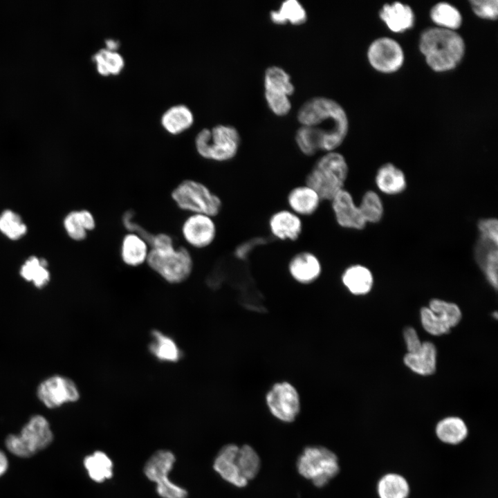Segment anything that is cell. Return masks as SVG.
<instances>
[{
	"instance_id": "cell-1",
	"label": "cell",
	"mask_w": 498,
	"mask_h": 498,
	"mask_svg": "<svg viewBox=\"0 0 498 498\" xmlns=\"http://www.w3.org/2000/svg\"><path fill=\"white\" fill-rule=\"evenodd\" d=\"M297 116L301 127L295 133V142L305 156H311L320 151H335L347 136V114L334 100L311 98L302 104Z\"/></svg>"
},
{
	"instance_id": "cell-2",
	"label": "cell",
	"mask_w": 498,
	"mask_h": 498,
	"mask_svg": "<svg viewBox=\"0 0 498 498\" xmlns=\"http://www.w3.org/2000/svg\"><path fill=\"white\" fill-rule=\"evenodd\" d=\"M418 48L427 66L437 73L454 69L465 53V42L457 31L436 26L421 33Z\"/></svg>"
},
{
	"instance_id": "cell-3",
	"label": "cell",
	"mask_w": 498,
	"mask_h": 498,
	"mask_svg": "<svg viewBox=\"0 0 498 498\" xmlns=\"http://www.w3.org/2000/svg\"><path fill=\"white\" fill-rule=\"evenodd\" d=\"M348 174L349 165L344 156L336 151H329L315 161L304 183L315 190L322 201H330L344 189Z\"/></svg>"
},
{
	"instance_id": "cell-4",
	"label": "cell",
	"mask_w": 498,
	"mask_h": 498,
	"mask_svg": "<svg viewBox=\"0 0 498 498\" xmlns=\"http://www.w3.org/2000/svg\"><path fill=\"white\" fill-rule=\"evenodd\" d=\"M146 264L166 282L177 284L187 280L194 268L190 251L176 244L163 248H150Z\"/></svg>"
},
{
	"instance_id": "cell-5",
	"label": "cell",
	"mask_w": 498,
	"mask_h": 498,
	"mask_svg": "<svg viewBox=\"0 0 498 498\" xmlns=\"http://www.w3.org/2000/svg\"><path fill=\"white\" fill-rule=\"evenodd\" d=\"M195 147L203 158L215 162H227L237 154L241 138L232 126L219 124L200 131L195 137Z\"/></svg>"
},
{
	"instance_id": "cell-6",
	"label": "cell",
	"mask_w": 498,
	"mask_h": 498,
	"mask_svg": "<svg viewBox=\"0 0 498 498\" xmlns=\"http://www.w3.org/2000/svg\"><path fill=\"white\" fill-rule=\"evenodd\" d=\"M171 197L178 209L188 214H203L214 218L222 209L221 198L205 184L194 179L180 182L172 190Z\"/></svg>"
},
{
	"instance_id": "cell-7",
	"label": "cell",
	"mask_w": 498,
	"mask_h": 498,
	"mask_svg": "<svg viewBox=\"0 0 498 498\" xmlns=\"http://www.w3.org/2000/svg\"><path fill=\"white\" fill-rule=\"evenodd\" d=\"M297 468L300 475L311 480L317 488L325 486L340 471L336 454L325 447L317 445L304 449Z\"/></svg>"
},
{
	"instance_id": "cell-8",
	"label": "cell",
	"mask_w": 498,
	"mask_h": 498,
	"mask_svg": "<svg viewBox=\"0 0 498 498\" xmlns=\"http://www.w3.org/2000/svg\"><path fill=\"white\" fill-rule=\"evenodd\" d=\"M175 461V456L171 451L159 450L145 464L144 474L149 480L156 483V492L161 498L187 497V490L174 483L168 477Z\"/></svg>"
},
{
	"instance_id": "cell-9",
	"label": "cell",
	"mask_w": 498,
	"mask_h": 498,
	"mask_svg": "<svg viewBox=\"0 0 498 498\" xmlns=\"http://www.w3.org/2000/svg\"><path fill=\"white\" fill-rule=\"evenodd\" d=\"M461 311L454 303L432 299L428 307L421 309V321L425 331L432 335L448 333L461 319Z\"/></svg>"
},
{
	"instance_id": "cell-10",
	"label": "cell",
	"mask_w": 498,
	"mask_h": 498,
	"mask_svg": "<svg viewBox=\"0 0 498 498\" xmlns=\"http://www.w3.org/2000/svg\"><path fill=\"white\" fill-rule=\"evenodd\" d=\"M367 57L370 66L382 73L398 71L405 62V53L400 44L389 37L374 39L369 46Z\"/></svg>"
},
{
	"instance_id": "cell-11",
	"label": "cell",
	"mask_w": 498,
	"mask_h": 498,
	"mask_svg": "<svg viewBox=\"0 0 498 498\" xmlns=\"http://www.w3.org/2000/svg\"><path fill=\"white\" fill-rule=\"evenodd\" d=\"M38 399L48 408H57L80 398L77 385L71 378L62 375L50 376L37 388Z\"/></svg>"
},
{
	"instance_id": "cell-12",
	"label": "cell",
	"mask_w": 498,
	"mask_h": 498,
	"mask_svg": "<svg viewBox=\"0 0 498 498\" xmlns=\"http://www.w3.org/2000/svg\"><path fill=\"white\" fill-rule=\"evenodd\" d=\"M217 227L214 217L203 214H188L181 225V234L190 247L204 249L215 240Z\"/></svg>"
},
{
	"instance_id": "cell-13",
	"label": "cell",
	"mask_w": 498,
	"mask_h": 498,
	"mask_svg": "<svg viewBox=\"0 0 498 498\" xmlns=\"http://www.w3.org/2000/svg\"><path fill=\"white\" fill-rule=\"evenodd\" d=\"M266 403L271 414L284 422H292L300 409L299 394L288 382L275 384L266 395Z\"/></svg>"
},
{
	"instance_id": "cell-14",
	"label": "cell",
	"mask_w": 498,
	"mask_h": 498,
	"mask_svg": "<svg viewBox=\"0 0 498 498\" xmlns=\"http://www.w3.org/2000/svg\"><path fill=\"white\" fill-rule=\"evenodd\" d=\"M336 223L346 229L360 230L367 223L351 194L344 188L329 201Z\"/></svg>"
},
{
	"instance_id": "cell-15",
	"label": "cell",
	"mask_w": 498,
	"mask_h": 498,
	"mask_svg": "<svg viewBox=\"0 0 498 498\" xmlns=\"http://www.w3.org/2000/svg\"><path fill=\"white\" fill-rule=\"evenodd\" d=\"M270 234L279 241H295L302 233V217L289 209H281L273 212L268 221Z\"/></svg>"
},
{
	"instance_id": "cell-16",
	"label": "cell",
	"mask_w": 498,
	"mask_h": 498,
	"mask_svg": "<svg viewBox=\"0 0 498 498\" xmlns=\"http://www.w3.org/2000/svg\"><path fill=\"white\" fill-rule=\"evenodd\" d=\"M288 270L293 279L306 284L314 282L320 277L322 265L315 253L303 250L297 252L290 259Z\"/></svg>"
},
{
	"instance_id": "cell-17",
	"label": "cell",
	"mask_w": 498,
	"mask_h": 498,
	"mask_svg": "<svg viewBox=\"0 0 498 498\" xmlns=\"http://www.w3.org/2000/svg\"><path fill=\"white\" fill-rule=\"evenodd\" d=\"M239 446L228 444L221 448L213 463L214 470L225 481L238 487L247 486L248 481L244 479L238 468L237 454Z\"/></svg>"
},
{
	"instance_id": "cell-18",
	"label": "cell",
	"mask_w": 498,
	"mask_h": 498,
	"mask_svg": "<svg viewBox=\"0 0 498 498\" xmlns=\"http://www.w3.org/2000/svg\"><path fill=\"white\" fill-rule=\"evenodd\" d=\"M379 17L389 30L396 33L406 32L415 24L412 8L400 1L384 4L379 11Z\"/></svg>"
},
{
	"instance_id": "cell-19",
	"label": "cell",
	"mask_w": 498,
	"mask_h": 498,
	"mask_svg": "<svg viewBox=\"0 0 498 498\" xmlns=\"http://www.w3.org/2000/svg\"><path fill=\"white\" fill-rule=\"evenodd\" d=\"M498 241L479 236L474 248L475 259L488 282L497 288Z\"/></svg>"
},
{
	"instance_id": "cell-20",
	"label": "cell",
	"mask_w": 498,
	"mask_h": 498,
	"mask_svg": "<svg viewBox=\"0 0 498 498\" xmlns=\"http://www.w3.org/2000/svg\"><path fill=\"white\" fill-rule=\"evenodd\" d=\"M322 201L317 192L305 183L293 187L286 196L288 209L300 217L314 214Z\"/></svg>"
},
{
	"instance_id": "cell-21",
	"label": "cell",
	"mask_w": 498,
	"mask_h": 498,
	"mask_svg": "<svg viewBox=\"0 0 498 498\" xmlns=\"http://www.w3.org/2000/svg\"><path fill=\"white\" fill-rule=\"evenodd\" d=\"M150 246L146 239L139 234L127 232L120 246V257L128 266L138 267L146 264Z\"/></svg>"
},
{
	"instance_id": "cell-22",
	"label": "cell",
	"mask_w": 498,
	"mask_h": 498,
	"mask_svg": "<svg viewBox=\"0 0 498 498\" xmlns=\"http://www.w3.org/2000/svg\"><path fill=\"white\" fill-rule=\"evenodd\" d=\"M19 434L35 452L48 447L53 439L48 420L39 414L33 416Z\"/></svg>"
},
{
	"instance_id": "cell-23",
	"label": "cell",
	"mask_w": 498,
	"mask_h": 498,
	"mask_svg": "<svg viewBox=\"0 0 498 498\" xmlns=\"http://www.w3.org/2000/svg\"><path fill=\"white\" fill-rule=\"evenodd\" d=\"M437 351L431 342H423L421 348L414 353H407L403 358L405 365L421 376L433 374L436 368Z\"/></svg>"
},
{
	"instance_id": "cell-24",
	"label": "cell",
	"mask_w": 498,
	"mask_h": 498,
	"mask_svg": "<svg viewBox=\"0 0 498 498\" xmlns=\"http://www.w3.org/2000/svg\"><path fill=\"white\" fill-rule=\"evenodd\" d=\"M342 282L347 290L356 295H365L370 292L374 283L371 272L360 264L348 266L342 273Z\"/></svg>"
},
{
	"instance_id": "cell-25",
	"label": "cell",
	"mask_w": 498,
	"mask_h": 498,
	"mask_svg": "<svg viewBox=\"0 0 498 498\" xmlns=\"http://www.w3.org/2000/svg\"><path fill=\"white\" fill-rule=\"evenodd\" d=\"M378 188L386 194H398L406 188L407 181L403 172L392 163H385L376 176Z\"/></svg>"
},
{
	"instance_id": "cell-26",
	"label": "cell",
	"mask_w": 498,
	"mask_h": 498,
	"mask_svg": "<svg viewBox=\"0 0 498 498\" xmlns=\"http://www.w3.org/2000/svg\"><path fill=\"white\" fill-rule=\"evenodd\" d=\"M264 83V94L289 97L295 91L289 74L279 66H273L266 70Z\"/></svg>"
},
{
	"instance_id": "cell-27",
	"label": "cell",
	"mask_w": 498,
	"mask_h": 498,
	"mask_svg": "<svg viewBox=\"0 0 498 498\" xmlns=\"http://www.w3.org/2000/svg\"><path fill=\"white\" fill-rule=\"evenodd\" d=\"M64 225L71 239L82 241L86 237L89 231L95 228V220L89 210H77L70 212L66 216Z\"/></svg>"
},
{
	"instance_id": "cell-28",
	"label": "cell",
	"mask_w": 498,
	"mask_h": 498,
	"mask_svg": "<svg viewBox=\"0 0 498 498\" xmlns=\"http://www.w3.org/2000/svg\"><path fill=\"white\" fill-rule=\"evenodd\" d=\"M436 434L443 443L456 445L468 435L465 422L459 417L449 416L441 420L436 426Z\"/></svg>"
},
{
	"instance_id": "cell-29",
	"label": "cell",
	"mask_w": 498,
	"mask_h": 498,
	"mask_svg": "<svg viewBox=\"0 0 498 498\" xmlns=\"http://www.w3.org/2000/svg\"><path fill=\"white\" fill-rule=\"evenodd\" d=\"M430 17L436 27L456 31L463 23L460 11L448 2H439L430 10Z\"/></svg>"
},
{
	"instance_id": "cell-30",
	"label": "cell",
	"mask_w": 498,
	"mask_h": 498,
	"mask_svg": "<svg viewBox=\"0 0 498 498\" xmlns=\"http://www.w3.org/2000/svg\"><path fill=\"white\" fill-rule=\"evenodd\" d=\"M194 117L190 109L184 104L174 105L162 116L161 124L172 134L179 133L193 123Z\"/></svg>"
},
{
	"instance_id": "cell-31",
	"label": "cell",
	"mask_w": 498,
	"mask_h": 498,
	"mask_svg": "<svg viewBox=\"0 0 498 498\" xmlns=\"http://www.w3.org/2000/svg\"><path fill=\"white\" fill-rule=\"evenodd\" d=\"M153 340L149 350L156 358L160 361L175 362L180 360L181 352L176 342L160 331L152 333Z\"/></svg>"
},
{
	"instance_id": "cell-32",
	"label": "cell",
	"mask_w": 498,
	"mask_h": 498,
	"mask_svg": "<svg viewBox=\"0 0 498 498\" xmlns=\"http://www.w3.org/2000/svg\"><path fill=\"white\" fill-rule=\"evenodd\" d=\"M270 18L275 24L283 25L289 22L298 26L306 22L307 15L298 1L286 0L281 4L278 10L270 11Z\"/></svg>"
},
{
	"instance_id": "cell-33",
	"label": "cell",
	"mask_w": 498,
	"mask_h": 498,
	"mask_svg": "<svg viewBox=\"0 0 498 498\" xmlns=\"http://www.w3.org/2000/svg\"><path fill=\"white\" fill-rule=\"evenodd\" d=\"M84 465L89 477L95 482H103L113 476L112 461L103 452L96 451L85 457Z\"/></svg>"
},
{
	"instance_id": "cell-34",
	"label": "cell",
	"mask_w": 498,
	"mask_h": 498,
	"mask_svg": "<svg viewBox=\"0 0 498 498\" xmlns=\"http://www.w3.org/2000/svg\"><path fill=\"white\" fill-rule=\"evenodd\" d=\"M377 490L380 498H407L409 486L404 477L389 473L379 480Z\"/></svg>"
},
{
	"instance_id": "cell-35",
	"label": "cell",
	"mask_w": 498,
	"mask_h": 498,
	"mask_svg": "<svg viewBox=\"0 0 498 498\" xmlns=\"http://www.w3.org/2000/svg\"><path fill=\"white\" fill-rule=\"evenodd\" d=\"M237 463L241 476L248 481L257 477L261 468V461L257 452L249 445L239 447Z\"/></svg>"
},
{
	"instance_id": "cell-36",
	"label": "cell",
	"mask_w": 498,
	"mask_h": 498,
	"mask_svg": "<svg viewBox=\"0 0 498 498\" xmlns=\"http://www.w3.org/2000/svg\"><path fill=\"white\" fill-rule=\"evenodd\" d=\"M46 266V260L31 257L21 266V276L25 280L33 282L35 287L43 288L50 281V273Z\"/></svg>"
},
{
	"instance_id": "cell-37",
	"label": "cell",
	"mask_w": 498,
	"mask_h": 498,
	"mask_svg": "<svg viewBox=\"0 0 498 498\" xmlns=\"http://www.w3.org/2000/svg\"><path fill=\"white\" fill-rule=\"evenodd\" d=\"M93 59L96 64L98 71L102 75L118 74L124 66L122 55L106 48L95 53Z\"/></svg>"
},
{
	"instance_id": "cell-38",
	"label": "cell",
	"mask_w": 498,
	"mask_h": 498,
	"mask_svg": "<svg viewBox=\"0 0 498 498\" xmlns=\"http://www.w3.org/2000/svg\"><path fill=\"white\" fill-rule=\"evenodd\" d=\"M358 206L367 223L379 222L383 216L382 201L378 194L374 191L366 192Z\"/></svg>"
},
{
	"instance_id": "cell-39",
	"label": "cell",
	"mask_w": 498,
	"mask_h": 498,
	"mask_svg": "<svg viewBox=\"0 0 498 498\" xmlns=\"http://www.w3.org/2000/svg\"><path fill=\"white\" fill-rule=\"evenodd\" d=\"M0 230L11 239L21 237L27 228L21 217L11 210H5L0 216Z\"/></svg>"
},
{
	"instance_id": "cell-40",
	"label": "cell",
	"mask_w": 498,
	"mask_h": 498,
	"mask_svg": "<svg viewBox=\"0 0 498 498\" xmlns=\"http://www.w3.org/2000/svg\"><path fill=\"white\" fill-rule=\"evenodd\" d=\"M469 3L477 17L489 21L497 19L498 1L497 0H470Z\"/></svg>"
},
{
	"instance_id": "cell-41",
	"label": "cell",
	"mask_w": 498,
	"mask_h": 498,
	"mask_svg": "<svg viewBox=\"0 0 498 498\" xmlns=\"http://www.w3.org/2000/svg\"><path fill=\"white\" fill-rule=\"evenodd\" d=\"M7 449L19 457H30L36 452L20 434H10L6 439Z\"/></svg>"
},
{
	"instance_id": "cell-42",
	"label": "cell",
	"mask_w": 498,
	"mask_h": 498,
	"mask_svg": "<svg viewBox=\"0 0 498 498\" xmlns=\"http://www.w3.org/2000/svg\"><path fill=\"white\" fill-rule=\"evenodd\" d=\"M122 224L127 232L135 233L140 235L149 243L153 233H151L135 220V212L129 210L125 211L122 216Z\"/></svg>"
},
{
	"instance_id": "cell-43",
	"label": "cell",
	"mask_w": 498,
	"mask_h": 498,
	"mask_svg": "<svg viewBox=\"0 0 498 498\" xmlns=\"http://www.w3.org/2000/svg\"><path fill=\"white\" fill-rule=\"evenodd\" d=\"M480 236L498 241V221L495 218L481 219L478 223Z\"/></svg>"
},
{
	"instance_id": "cell-44",
	"label": "cell",
	"mask_w": 498,
	"mask_h": 498,
	"mask_svg": "<svg viewBox=\"0 0 498 498\" xmlns=\"http://www.w3.org/2000/svg\"><path fill=\"white\" fill-rule=\"evenodd\" d=\"M266 240L262 237L248 239L237 246L234 250V255L237 259L244 260L247 259L255 248L264 244Z\"/></svg>"
},
{
	"instance_id": "cell-45",
	"label": "cell",
	"mask_w": 498,
	"mask_h": 498,
	"mask_svg": "<svg viewBox=\"0 0 498 498\" xmlns=\"http://www.w3.org/2000/svg\"><path fill=\"white\" fill-rule=\"evenodd\" d=\"M403 337L407 353H414L420 350L423 342L419 339L416 331L413 327H406L403 331Z\"/></svg>"
},
{
	"instance_id": "cell-46",
	"label": "cell",
	"mask_w": 498,
	"mask_h": 498,
	"mask_svg": "<svg viewBox=\"0 0 498 498\" xmlns=\"http://www.w3.org/2000/svg\"><path fill=\"white\" fill-rule=\"evenodd\" d=\"M8 466L7 457L3 452L0 451V477L6 472Z\"/></svg>"
},
{
	"instance_id": "cell-47",
	"label": "cell",
	"mask_w": 498,
	"mask_h": 498,
	"mask_svg": "<svg viewBox=\"0 0 498 498\" xmlns=\"http://www.w3.org/2000/svg\"><path fill=\"white\" fill-rule=\"evenodd\" d=\"M107 49L110 50L116 51L119 46V42L117 40L113 39H108L105 40Z\"/></svg>"
}]
</instances>
